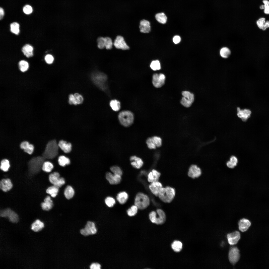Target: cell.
Segmentation results:
<instances>
[{
	"label": "cell",
	"mask_w": 269,
	"mask_h": 269,
	"mask_svg": "<svg viewBox=\"0 0 269 269\" xmlns=\"http://www.w3.org/2000/svg\"><path fill=\"white\" fill-rule=\"evenodd\" d=\"M12 183L9 179H4L1 180L0 181V188L4 192H6L9 191L12 189Z\"/></svg>",
	"instance_id": "cell-17"
},
{
	"label": "cell",
	"mask_w": 269,
	"mask_h": 269,
	"mask_svg": "<svg viewBox=\"0 0 269 269\" xmlns=\"http://www.w3.org/2000/svg\"><path fill=\"white\" fill-rule=\"evenodd\" d=\"M201 168L196 165H192L189 168L188 172V175L193 179L197 178L202 174Z\"/></svg>",
	"instance_id": "cell-14"
},
{
	"label": "cell",
	"mask_w": 269,
	"mask_h": 269,
	"mask_svg": "<svg viewBox=\"0 0 269 269\" xmlns=\"http://www.w3.org/2000/svg\"><path fill=\"white\" fill-rule=\"evenodd\" d=\"M175 195L174 189L170 186L162 187L161 189L158 197L163 202L166 203L171 202Z\"/></svg>",
	"instance_id": "cell-2"
},
{
	"label": "cell",
	"mask_w": 269,
	"mask_h": 269,
	"mask_svg": "<svg viewBox=\"0 0 269 269\" xmlns=\"http://www.w3.org/2000/svg\"><path fill=\"white\" fill-rule=\"evenodd\" d=\"M165 79V75L163 74L155 73L152 76L153 84L156 88H160L164 84Z\"/></svg>",
	"instance_id": "cell-11"
},
{
	"label": "cell",
	"mask_w": 269,
	"mask_h": 269,
	"mask_svg": "<svg viewBox=\"0 0 269 269\" xmlns=\"http://www.w3.org/2000/svg\"><path fill=\"white\" fill-rule=\"evenodd\" d=\"M155 18L157 21L161 24H165L168 20L167 15L163 12H159L156 14Z\"/></svg>",
	"instance_id": "cell-28"
},
{
	"label": "cell",
	"mask_w": 269,
	"mask_h": 269,
	"mask_svg": "<svg viewBox=\"0 0 269 269\" xmlns=\"http://www.w3.org/2000/svg\"><path fill=\"white\" fill-rule=\"evenodd\" d=\"M231 53L230 50L227 47H223L221 48L220 51V54L221 56L224 58H227L230 55Z\"/></svg>",
	"instance_id": "cell-36"
},
{
	"label": "cell",
	"mask_w": 269,
	"mask_h": 269,
	"mask_svg": "<svg viewBox=\"0 0 269 269\" xmlns=\"http://www.w3.org/2000/svg\"><path fill=\"white\" fill-rule=\"evenodd\" d=\"M4 15V11L3 8L0 7V19H1L3 17Z\"/></svg>",
	"instance_id": "cell-60"
},
{
	"label": "cell",
	"mask_w": 269,
	"mask_h": 269,
	"mask_svg": "<svg viewBox=\"0 0 269 269\" xmlns=\"http://www.w3.org/2000/svg\"><path fill=\"white\" fill-rule=\"evenodd\" d=\"M128 198L127 193L125 192H121L118 193L116 199L121 204H123L126 202Z\"/></svg>",
	"instance_id": "cell-30"
},
{
	"label": "cell",
	"mask_w": 269,
	"mask_h": 269,
	"mask_svg": "<svg viewBox=\"0 0 269 269\" xmlns=\"http://www.w3.org/2000/svg\"><path fill=\"white\" fill-rule=\"evenodd\" d=\"M28 63L24 60H21L19 63V67L20 70L22 72L26 71L29 67Z\"/></svg>",
	"instance_id": "cell-43"
},
{
	"label": "cell",
	"mask_w": 269,
	"mask_h": 269,
	"mask_svg": "<svg viewBox=\"0 0 269 269\" xmlns=\"http://www.w3.org/2000/svg\"><path fill=\"white\" fill-rule=\"evenodd\" d=\"M130 160L131 161L132 165L136 169H140L143 165V163L142 159L136 156H131L130 158Z\"/></svg>",
	"instance_id": "cell-22"
},
{
	"label": "cell",
	"mask_w": 269,
	"mask_h": 269,
	"mask_svg": "<svg viewBox=\"0 0 269 269\" xmlns=\"http://www.w3.org/2000/svg\"><path fill=\"white\" fill-rule=\"evenodd\" d=\"M90 269H100L101 265L98 263H93L90 266Z\"/></svg>",
	"instance_id": "cell-58"
},
{
	"label": "cell",
	"mask_w": 269,
	"mask_h": 269,
	"mask_svg": "<svg viewBox=\"0 0 269 269\" xmlns=\"http://www.w3.org/2000/svg\"><path fill=\"white\" fill-rule=\"evenodd\" d=\"M150 23L147 20L143 19L140 22L139 28L140 32L144 33H148L151 30Z\"/></svg>",
	"instance_id": "cell-20"
},
{
	"label": "cell",
	"mask_w": 269,
	"mask_h": 269,
	"mask_svg": "<svg viewBox=\"0 0 269 269\" xmlns=\"http://www.w3.org/2000/svg\"><path fill=\"white\" fill-rule=\"evenodd\" d=\"M10 166L9 161L6 159L2 160L0 163V168L4 172L7 171Z\"/></svg>",
	"instance_id": "cell-40"
},
{
	"label": "cell",
	"mask_w": 269,
	"mask_h": 269,
	"mask_svg": "<svg viewBox=\"0 0 269 269\" xmlns=\"http://www.w3.org/2000/svg\"><path fill=\"white\" fill-rule=\"evenodd\" d=\"M152 137L156 147H159L161 146L162 139L160 137L157 136H154Z\"/></svg>",
	"instance_id": "cell-55"
},
{
	"label": "cell",
	"mask_w": 269,
	"mask_h": 269,
	"mask_svg": "<svg viewBox=\"0 0 269 269\" xmlns=\"http://www.w3.org/2000/svg\"><path fill=\"white\" fill-rule=\"evenodd\" d=\"M266 21V19L264 17H262L260 18L256 22L258 27L260 29L263 30Z\"/></svg>",
	"instance_id": "cell-49"
},
{
	"label": "cell",
	"mask_w": 269,
	"mask_h": 269,
	"mask_svg": "<svg viewBox=\"0 0 269 269\" xmlns=\"http://www.w3.org/2000/svg\"><path fill=\"white\" fill-rule=\"evenodd\" d=\"M91 79L93 82L102 89L105 88V83L107 79L106 75L102 72H98L92 74Z\"/></svg>",
	"instance_id": "cell-6"
},
{
	"label": "cell",
	"mask_w": 269,
	"mask_h": 269,
	"mask_svg": "<svg viewBox=\"0 0 269 269\" xmlns=\"http://www.w3.org/2000/svg\"><path fill=\"white\" fill-rule=\"evenodd\" d=\"M156 212L154 211H152L149 213V218L152 222L155 223L156 220Z\"/></svg>",
	"instance_id": "cell-56"
},
{
	"label": "cell",
	"mask_w": 269,
	"mask_h": 269,
	"mask_svg": "<svg viewBox=\"0 0 269 269\" xmlns=\"http://www.w3.org/2000/svg\"><path fill=\"white\" fill-rule=\"evenodd\" d=\"M115 47L117 49L128 50L129 47L125 41L124 38L121 36H118L115 39L114 43Z\"/></svg>",
	"instance_id": "cell-12"
},
{
	"label": "cell",
	"mask_w": 269,
	"mask_h": 269,
	"mask_svg": "<svg viewBox=\"0 0 269 269\" xmlns=\"http://www.w3.org/2000/svg\"><path fill=\"white\" fill-rule=\"evenodd\" d=\"M58 145L59 147L65 153L69 152L71 150L72 145L71 143L67 142L66 141L63 140L60 141Z\"/></svg>",
	"instance_id": "cell-26"
},
{
	"label": "cell",
	"mask_w": 269,
	"mask_h": 269,
	"mask_svg": "<svg viewBox=\"0 0 269 269\" xmlns=\"http://www.w3.org/2000/svg\"><path fill=\"white\" fill-rule=\"evenodd\" d=\"M160 175L161 174L159 172L153 169L148 174V181L151 183L158 181Z\"/></svg>",
	"instance_id": "cell-21"
},
{
	"label": "cell",
	"mask_w": 269,
	"mask_h": 269,
	"mask_svg": "<svg viewBox=\"0 0 269 269\" xmlns=\"http://www.w3.org/2000/svg\"><path fill=\"white\" fill-rule=\"evenodd\" d=\"M264 8V12L266 14H269V1L268 0H263Z\"/></svg>",
	"instance_id": "cell-53"
},
{
	"label": "cell",
	"mask_w": 269,
	"mask_h": 269,
	"mask_svg": "<svg viewBox=\"0 0 269 269\" xmlns=\"http://www.w3.org/2000/svg\"><path fill=\"white\" fill-rule=\"evenodd\" d=\"M240 233L238 231L228 233L227 236L229 244L231 245L236 244L240 239Z\"/></svg>",
	"instance_id": "cell-15"
},
{
	"label": "cell",
	"mask_w": 269,
	"mask_h": 269,
	"mask_svg": "<svg viewBox=\"0 0 269 269\" xmlns=\"http://www.w3.org/2000/svg\"><path fill=\"white\" fill-rule=\"evenodd\" d=\"M251 225V222L248 219L244 218L241 219L238 223L239 229L242 232L246 231Z\"/></svg>",
	"instance_id": "cell-23"
},
{
	"label": "cell",
	"mask_w": 269,
	"mask_h": 269,
	"mask_svg": "<svg viewBox=\"0 0 269 269\" xmlns=\"http://www.w3.org/2000/svg\"><path fill=\"white\" fill-rule=\"evenodd\" d=\"M138 208L135 205L132 206L127 211L128 215L130 216H134L137 213Z\"/></svg>",
	"instance_id": "cell-44"
},
{
	"label": "cell",
	"mask_w": 269,
	"mask_h": 269,
	"mask_svg": "<svg viewBox=\"0 0 269 269\" xmlns=\"http://www.w3.org/2000/svg\"><path fill=\"white\" fill-rule=\"evenodd\" d=\"M59 146L56 141L53 140L49 141L46 145L42 156L45 159H52L58 154Z\"/></svg>",
	"instance_id": "cell-1"
},
{
	"label": "cell",
	"mask_w": 269,
	"mask_h": 269,
	"mask_svg": "<svg viewBox=\"0 0 269 269\" xmlns=\"http://www.w3.org/2000/svg\"><path fill=\"white\" fill-rule=\"evenodd\" d=\"M58 186L53 185L49 187L46 190V193L51 195L52 197H55L58 195L59 191Z\"/></svg>",
	"instance_id": "cell-32"
},
{
	"label": "cell",
	"mask_w": 269,
	"mask_h": 269,
	"mask_svg": "<svg viewBox=\"0 0 269 269\" xmlns=\"http://www.w3.org/2000/svg\"><path fill=\"white\" fill-rule=\"evenodd\" d=\"M182 94L183 96L193 103L194 100V94L190 92L185 91L182 92Z\"/></svg>",
	"instance_id": "cell-42"
},
{
	"label": "cell",
	"mask_w": 269,
	"mask_h": 269,
	"mask_svg": "<svg viewBox=\"0 0 269 269\" xmlns=\"http://www.w3.org/2000/svg\"><path fill=\"white\" fill-rule=\"evenodd\" d=\"M264 6L263 4L261 5L260 7V8L261 9H264Z\"/></svg>",
	"instance_id": "cell-62"
},
{
	"label": "cell",
	"mask_w": 269,
	"mask_h": 269,
	"mask_svg": "<svg viewBox=\"0 0 269 269\" xmlns=\"http://www.w3.org/2000/svg\"><path fill=\"white\" fill-rule=\"evenodd\" d=\"M106 179L111 185H116L119 183L121 180V176L114 174L110 172L107 173L106 175Z\"/></svg>",
	"instance_id": "cell-16"
},
{
	"label": "cell",
	"mask_w": 269,
	"mask_h": 269,
	"mask_svg": "<svg viewBox=\"0 0 269 269\" xmlns=\"http://www.w3.org/2000/svg\"><path fill=\"white\" fill-rule=\"evenodd\" d=\"M269 28V21H266L265 23L264 26L263 30H266L267 28Z\"/></svg>",
	"instance_id": "cell-61"
},
{
	"label": "cell",
	"mask_w": 269,
	"mask_h": 269,
	"mask_svg": "<svg viewBox=\"0 0 269 269\" xmlns=\"http://www.w3.org/2000/svg\"><path fill=\"white\" fill-rule=\"evenodd\" d=\"M237 158L234 156H232L230 158L229 160L226 163L227 166L229 168L232 169L235 167L238 163Z\"/></svg>",
	"instance_id": "cell-34"
},
{
	"label": "cell",
	"mask_w": 269,
	"mask_h": 269,
	"mask_svg": "<svg viewBox=\"0 0 269 269\" xmlns=\"http://www.w3.org/2000/svg\"><path fill=\"white\" fill-rule=\"evenodd\" d=\"M162 187V184L158 181L151 183L149 186L151 193L156 196H158L159 191Z\"/></svg>",
	"instance_id": "cell-19"
},
{
	"label": "cell",
	"mask_w": 269,
	"mask_h": 269,
	"mask_svg": "<svg viewBox=\"0 0 269 269\" xmlns=\"http://www.w3.org/2000/svg\"><path fill=\"white\" fill-rule=\"evenodd\" d=\"M240 257L239 251L236 247H231L228 253V258L230 263L235 264L239 260Z\"/></svg>",
	"instance_id": "cell-10"
},
{
	"label": "cell",
	"mask_w": 269,
	"mask_h": 269,
	"mask_svg": "<svg viewBox=\"0 0 269 269\" xmlns=\"http://www.w3.org/2000/svg\"><path fill=\"white\" fill-rule=\"evenodd\" d=\"M172 248L175 252H178L181 251L182 247V244L180 241H174L171 245Z\"/></svg>",
	"instance_id": "cell-38"
},
{
	"label": "cell",
	"mask_w": 269,
	"mask_h": 269,
	"mask_svg": "<svg viewBox=\"0 0 269 269\" xmlns=\"http://www.w3.org/2000/svg\"><path fill=\"white\" fill-rule=\"evenodd\" d=\"M180 103L183 106L187 108L190 107L192 104L191 102L183 96L182 98Z\"/></svg>",
	"instance_id": "cell-51"
},
{
	"label": "cell",
	"mask_w": 269,
	"mask_h": 269,
	"mask_svg": "<svg viewBox=\"0 0 269 269\" xmlns=\"http://www.w3.org/2000/svg\"><path fill=\"white\" fill-rule=\"evenodd\" d=\"M84 98L80 94L75 93L70 94L68 96V102L71 105H76L82 104L83 102Z\"/></svg>",
	"instance_id": "cell-13"
},
{
	"label": "cell",
	"mask_w": 269,
	"mask_h": 269,
	"mask_svg": "<svg viewBox=\"0 0 269 269\" xmlns=\"http://www.w3.org/2000/svg\"><path fill=\"white\" fill-rule=\"evenodd\" d=\"M181 38L179 36H175L174 37L173 39V41L174 43L175 44L179 43L180 41Z\"/></svg>",
	"instance_id": "cell-59"
},
{
	"label": "cell",
	"mask_w": 269,
	"mask_h": 269,
	"mask_svg": "<svg viewBox=\"0 0 269 269\" xmlns=\"http://www.w3.org/2000/svg\"><path fill=\"white\" fill-rule=\"evenodd\" d=\"M42 209L44 210L48 211L51 209L53 205V201L49 196H47L44 200V202L41 204Z\"/></svg>",
	"instance_id": "cell-24"
},
{
	"label": "cell",
	"mask_w": 269,
	"mask_h": 269,
	"mask_svg": "<svg viewBox=\"0 0 269 269\" xmlns=\"http://www.w3.org/2000/svg\"><path fill=\"white\" fill-rule=\"evenodd\" d=\"M19 24L16 22L11 23L10 24L11 31L15 34L18 35L19 32Z\"/></svg>",
	"instance_id": "cell-41"
},
{
	"label": "cell",
	"mask_w": 269,
	"mask_h": 269,
	"mask_svg": "<svg viewBox=\"0 0 269 269\" xmlns=\"http://www.w3.org/2000/svg\"><path fill=\"white\" fill-rule=\"evenodd\" d=\"M74 191L73 188L70 186H67L64 191V195L66 199H70L74 196Z\"/></svg>",
	"instance_id": "cell-33"
},
{
	"label": "cell",
	"mask_w": 269,
	"mask_h": 269,
	"mask_svg": "<svg viewBox=\"0 0 269 269\" xmlns=\"http://www.w3.org/2000/svg\"><path fill=\"white\" fill-rule=\"evenodd\" d=\"M105 47L108 50L110 49L112 47L113 43L112 39L110 37L104 38Z\"/></svg>",
	"instance_id": "cell-46"
},
{
	"label": "cell",
	"mask_w": 269,
	"mask_h": 269,
	"mask_svg": "<svg viewBox=\"0 0 269 269\" xmlns=\"http://www.w3.org/2000/svg\"><path fill=\"white\" fill-rule=\"evenodd\" d=\"M156 212L157 213L155 223L160 224L163 223L166 220V215L164 212L160 209H157Z\"/></svg>",
	"instance_id": "cell-25"
},
{
	"label": "cell",
	"mask_w": 269,
	"mask_h": 269,
	"mask_svg": "<svg viewBox=\"0 0 269 269\" xmlns=\"http://www.w3.org/2000/svg\"><path fill=\"white\" fill-rule=\"evenodd\" d=\"M20 148L24 150L25 152L29 154H31L33 151L34 147L33 145L29 144L27 141L22 142L20 144Z\"/></svg>",
	"instance_id": "cell-27"
},
{
	"label": "cell",
	"mask_w": 269,
	"mask_h": 269,
	"mask_svg": "<svg viewBox=\"0 0 269 269\" xmlns=\"http://www.w3.org/2000/svg\"><path fill=\"white\" fill-rule=\"evenodd\" d=\"M45 159L43 156H37L31 159L28 164L30 173L34 174L39 172L42 167Z\"/></svg>",
	"instance_id": "cell-3"
},
{
	"label": "cell",
	"mask_w": 269,
	"mask_h": 269,
	"mask_svg": "<svg viewBox=\"0 0 269 269\" xmlns=\"http://www.w3.org/2000/svg\"><path fill=\"white\" fill-rule=\"evenodd\" d=\"M146 143L149 148L155 149L156 148V146L152 137L148 138L146 140Z\"/></svg>",
	"instance_id": "cell-50"
},
{
	"label": "cell",
	"mask_w": 269,
	"mask_h": 269,
	"mask_svg": "<svg viewBox=\"0 0 269 269\" xmlns=\"http://www.w3.org/2000/svg\"><path fill=\"white\" fill-rule=\"evenodd\" d=\"M53 168V165L49 161H46L43 163L42 168L44 171L49 172L52 171Z\"/></svg>",
	"instance_id": "cell-37"
},
{
	"label": "cell",
	"mask_w": 269,
	"mask_h": 269,
	"mask_svg": "<svg viewBox=\"0 0 269 269\" xmlns=\"http://www.w3.org/2000/svg\"><path fill=\"white\" fill-rule=\"evenodd\" d=\"M49 179L51 184L59 187H61L65 183L64 179L60 177L59 173L58 172H55L50 174Z\"/></svg>",
	"instance_id": "cell-9"
},
{
	"label": "cell",
	"mask_w": 269,
	"mask_h": 269,
	"mask_svg": "<svg viewBox=\"0 0 269 269\" xmlns=\"http://www.w3.org/2000/svg\"><path fill=\"white\" fill-rule=\"evenodd\" d=\"M150 67L154 70L160 69L161 67L159 61L158 60L153 61L150 64Z\"/></svg>",
	"instance_id": "cell-48"
},
{
	"label": "cell",
	"mask_w": 269,
	"mask_h": 269,
	"mask_svg": "<svg viewBox=\"0 0 269 269\" xmlns=\"http://www.w3.org/2000/svg\"><path fill=\"white\" fill-rule=\"evenodd\" d=\"M118 118L120 123L122 126L127 127L133 123L134 119L133 114L128 111H124L120 112L118 115Z\"/></svg>",
	"instance_id": "cell-4"
},
{
	"label": "cell",
	"mask_w": 269,
	"mask_h": 269,
	"mask_svg": "<svg viewBox=\"0 0 269 269\" xmlns=\"http://www.w3.org/2000/svg\"><path fill=\"white\" fill-rule=\"evenodd\" d=\"M23 11L26 14H30L32 12V8L30 5H26L23 7Z\"/></svg>",
	"instance_id": "cell-54"
},
{
	"label": "cell",
	"mask_w": 269,
	"mask_h": 269,
	"mask_svg": "<svg viewBox=\"0 0 269 269\" xmlns=\"http://www.w3.org/2000/svg\"><path fill=\"white\" fill-rule=\"evenodd\" d=\"M110 170L112 173L114 174L119 175L122 176L123 172L122 169L119 166H112L110 168Z\"/></svg>",
	"instance_id": "cell-47"
},
{
	"label": "cell",
	"mask_w": 269,
	"mask_h": 269,
	"mask_svg": "<svg viewBox=\"0 0 269 269\" xmlns=\"http://www.w3.org/2000/svg\"><path fill=\"white\" fill-rule=\"evenodd\" d=\"M98 47L100 49H102L105 47L104 38L100 37L97 40Z\"/></svg>",
	"instance_id": "cell-52"
},
{
	"label": "cell",
	"mask_w": 269,
	"mask_h": 269,
	"mask_svg": "<svg viewBox=\"0 0 269 269\" xmlns=\"http://www.w3.org/2000/svg\"><path fill=\"white\" fill-rule=\"evenodd\" d=\"M44 223L39 219H37L32 224L31 229L35 232L40 231L44 227Z\"/></svg>",
	"instance_id": "cell-29"
},
{
	"label": "cell",
	"mask_w": 269,
	"mask_h": 269,
	"mask_svg": "<svg viewBox=\"0 0 269 269\" xmlns=\"http://www.w3.org/2000/svg\"><path fill=\"white\" fill-rule=\"evenodd\" d=\"M0 215L1 217L7 218L9 221L12 223H16L19 220L17 214L10 208L2 210L0 211Z\"/></svg>",
	"instance_id": "cell-7"
},
{
	"label": "cell",
	"mask_w": 269,
	"mask_h": 269,
	"mask_svg": "<svg viewBox=\"0 0 269 269\" xmlns=\"http://www.w3.org/2000/svg\"><path fill=\"white\" fill-rule=\"evenodd\" d=\"M105 202L106 205L109 207H113L116 203L115 199L110 197H106L105 200Z\"/></svg>",
	"instance_id": "cell-45"
},
{
	"label": "cell",
	"mask_w": 269,
	"mask_h": 269,
	"mask_svg": "<svg viewBox=\"0 0 269 269\" xmlns=\"http://www.w3.org/2000/svg\"><path fill=\"white\" fill-rule=\"evenodd\" d=\"M134 204L139 209H144L149 204V198L147 195L142 193H139L136 196Z\"/></svg>",
	"instance_id": "cell-5"
},
{
	"label": "cell",
	"mask_w": 269,
	"mask_h": 269,
	"mask_svg": "<svg viewBox=\"0 0 269 269\" xmlns=\"http://www.w3.org/2000/svg\"><path fill=\"white\" fill-rule=\"evenodd\" d=\"M110 105L112 109L114 111H118L120 109V103L116 100H111L110 103Z\"/></svg>",
	"instance_id": "cell-39"
},
{
	"label": "cell",
	"mask_w": 269,
	"mask_h": 269,
	"mask_svg": "<svg viewBox=\"0 0 269 269\" xmlns=\"http://www.w3.org/2000/svg\"><path fill=\"white\" fill-rule=\"evenodd\" d=\"M237 111L238 116L244 122L246 121L250 116L251 111L249 109L241 110L238 107L237 108Z\"/></svg>",
	"instance_id": "cell-18"
},
{
	"label": "cell",
	"mask_w": 269,
	"mask_h": 269,
	"mask_svg": "<svg viewBox=\"0 0 269 269\" xmlns=\"http://www.w3.org/2000/svg\"><path fill=\"white\" fill-rule=\"evenodd\" d=\"M33 47L28 44L25 45L22 49V51L24 55L28 58L31 57L33 56Z\"/></svg>",
	"instance_id": "cell-31"
},
{
	"label": "cell",
	"mask_w": 269,
	"mask_h": 269,
	"mask_svg": "<svg viewBox=\"0 0 269 269\" xmlns=\"http://www.w3.org/2000/svg\"><path fill=\"white\" fill-rule=\"evenodd\" d=\"M58 161L59 165L62 167H64L66 165H68L70 163L69 159L64 156H60Z\"/></svg>",
	"instance_id": "cell-35"
},
{
	"label": "cell",
	"mask_w": 269,
	"mask_h": 269,
	"mask_svg": "<svg viewBox=\"0 0 269 269\" xmlns=\"http://www.w3.org/2000/svg\"><path fill=\"white\" fill-rule=\"evenodd\" d=\"M45 59L46 62L49 64L52 63L54 60L53 57L50 54L47 55L45 57Z\"/></svg>",
	"instance_id": "cell-57"
},
{
	"label": "cell",
	"mask_w": 269,
	"mask_h": 269,
	"mask_svg": "<svg viewBox=\"0 0 269 269\" xmlns=\"http://www.w3.org/2000/svg\"><path fill=\"white\" fill-rule=\"evenodd\" d=\"M97 229L95 223L91 221H88L84 228L80 231V233L85 236L94 235L97 232Z\"/></svg>",
	"instance_id": "cell-8"
}]
</instances>
